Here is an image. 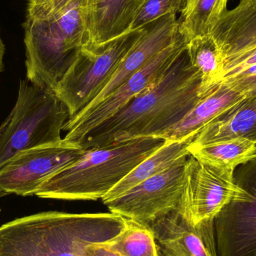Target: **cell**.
I'll return each instance as SVG.
<instances>
[{
	"mask_svg": "<svg viewBox=\"0 0 256 256\" xmlns=\"http://www.w3.org/2000/svg\"><path fill=\"white\" fill-rule=\"evenodd\" d=\"M84 256H123L114 250L108 243L96 244L86 246Z\"/></svg>",
	"mask_w": 256,
	"mask_h": 256,
	"instance_id": "484cf974",
	"label": "cell"
},
{
	"mask_svg": "<svg viewBox=\"0 0 256 256\" xmlns=\"http://www.w3.org/2000/svg\"><path fill=\"white\" fill-rule=\"evenodd\" d=\"M84 152L79 144L64 138L21 152L0 168V190L8 194L34 196L45 180L78 160Z\"/></svg>",
	"mask_w": 256,
	"mask_h": 256,
	"instance_id": "30bf717a",
	"label": "cell"
},
{
	"mask_svg": "<svg viewBox=\"0 0 256 256\" xmlns=\"http://www.w3.org/2000/svg\"><path fill=\"white\" fill-rule=\"evenodd\" d=\"M144 33V28L100 45L87 44L63 76L55 92L67 106L70 118L88 106L103 91L118 66Z\"/></svg>",
	"mask_w": 256,
	"mask_h": 256,
	"instance_id": "8992f818",
	"label": "cell"
},
{
	"mask_svg": "<svg viewBox=\"0 0 256 256\" xmlns=\"http://www.w3.org/2000/svg\"><path fill=\"white\" fill-rule=\"evenodd\" d=\"M108 244L123 256H158L154 236L150 227L132 220L126 219L124 230Z\"/></svg>",
	"mask_w": 256,
	"mask_h": 256,
	"instance_id": "7402d4cb",
	"label": "cell"
},
{
	"mask_svg": "<svg viewBox=\"0 0 256 256\" xmlns=\"http://www.w3.org/2000/svg\"><path fill=\"white\" fill-rule=\"evenodd\" d=\"M190 144V142L166 140L162 146L142 161L102 198L104 204L115 200L144 180L165 171L179 160L189 156Z\"/></svg>",
	"mask_w": 256,
	"mask_h": 256,
	"instance_id": "ac0fdd59",
	"label": "cell"
},
{
	"mask_svg": "<svg viewBox=\"0 0 256 256\" xmlns=\"http://www.w3.org/2000/svg\"><path fill=\"white\" fill-rule=\"evenodd\" d=\"M186 44L185 38L179 34L172 44L155 56L104 100L96 106L82 110L70 118L63 128V131L67 132L63 138L70 142L80 144L88 132L110 118L160 78L186 48Z\"/></svg>",
	"mask_w": 256,
	"mask_h": 256,
	"instance_id": "52a82bcc",
	"label": "cell"
},
{
	"mask_svg": "<svg viewBox=\"0 0 256 256\" xmlns=\"http://www.w3.org/2000/svg\"><path fill=\"white\" fill-rule=\"evenodd\" d=\"M190 154L213 166L234 172L256 158V143L246 138H230L189 147Z\"/></svg>",
	"mask_w": 256,
	"mask_h": 256,
	"instance_id": "d6986e66",
	"label": "cell"
},
{
	"mask_svg": "<svg viewBox=\"0 0 256 256\" xmlns=\"http://www.w3.org/2000/svg\"><path fill=\"white\" fill-rule=\"evenodd\" d=\"M200 84L186 46L160 78L88 132L80 146L86 150L141 137L160 136L200 100Z\"/></svg>",
	"mask_w": 256,
	"mask_h": 256,
	"instance_id": "6da1fadb",
	"label": "cell"
},
{
	"mask_svg": "<svg viewBox=\"0 0 256 256\" xmlns=\"http://www.w3.org/2000/svg\"><path fill=\"white\" fill-rule=\"evenodd\" d=\"M188 156L179 160L165 171L144 180L105 206L111 213L146 226L176 210L183 195Z\"/></svg>",
	"mask_w": 256,
	"mask_h": 256,
	"instance_id": "ba28073f",
	"label": "cell"
},
{
	"mask_svg": "<svg viewBox=\"0 0 256 256\" xmlns=\"http://www.w3.org/2000/svg\"><path fill=\"white\" fill-rule=\"evenodd\" d=\"M140 1L88 0V44H103L129 32Z\"/></svg>",
	"mask_w": 256,
	"mask_h": 256,
	"instance_id": "2e32d148",
	"label": "cell"
},
{
	"mask_svg": "<svg viewBox=\"0 0 256 256\" xmlns=\"http://www.w3.org/2000/svg\"><path fill=\"white\" fill-rule=\"evenodd\" d=\"M148 226L154 236L158 256H218L214 219L194 224L180 203Z\"/></svg>",
	"mask_w": 256,
	"mask_h": 256,
	"instance_id": "7c38bea8",
	"label": "cell"
},
{
	"mask_svg": "<svg viewBox=\"0 0 256 256\" xmlns=\"http://www.w3.org/2000/svg\"><path fill=\"white\" fill-rule=\"evenodd\" d=\"M228 0H182L178 32L186 42L212 34L227 10Z\"/></svg>",
	"mask_w": 256,
	"mask_h": 256,
	"instance_id": "ffe728a7",
	"label": "cell"
},
{
	"mask_svg": "<svg viewBox=\"0 0 256 256\" xmlns=\"http://www.w3.org/2000/svg\"><path fill=\"white\" fill-rule=\"evenodd\" d=\"M69 120L55 92L20 80L16 104L0 126V168L21 152L62 141Z\"/></svg>",
	"mask_w": 256,
	"mask_h": 256,
	"instance_id": "5b68a950",
	"label": "cell"
},
{
	"mask_svg": "<svg viewBox=\"0 0 256 256\" xmlns=\"http://www.w3.org/2000/svg\"><path fill=\"white\" fill-rule=\"evenodd\" d=\"M182 0H140L130 30L144 28L150 22L170 14H177L182 9Z\"/></svg>",
	"mask_w": 256,
	"mask_h": 256,
	"instance_id": "603a6c76",
	"label": "cell"
},
{
	"mask_svg": "<svg viewBox=\"0 0 256 256\" xmlns=\"http://www.w3.org/2000/svg\"><path fill=\"white\" fill-rule=\"evenodd\" d=\"M179 34L178 22L174 14L162 16L144 26V34L123 58L108 85L86 108L96 106L104 100L155 56L172 44Z\"/></svg>",
	"mask_w": 256,
	"mask_h": 256,
	"instance_id": "5bb4252c",
	"label": "cell"
},
{
	"mask_svg": "<svg viewBox=\"0 0 256 256\" xmlns=\"http://www.w3.org/2000/svg\"><path fill=\"white\" fill-rule=\"evenodd\" d=\"M165 142L146 136L86 149L80 159L45 180L34 196L70 201L102 200Z\"/></svg>",
	"mask_w": 256,
	"mask_h": 256,
	"instance_id": "3957f363",
	"label": "cell"
},
{
	"mask_svg": "<svg viewBox=\"0 0 256 256\" xmlns=\"http://www.w3.org/2000/svg\"><path fill=\"white\" fill-rule=\"evenodd\" d=\"M88 0H74L46 20H26L24 44L26 79L55 92L84 46L90 42Z\"/></svg>",
	"mask_w": 256,
	"mask_h": 256,
	"instance_id": "277c9868",
	"label": "cell"
},
{
	"mask_svg": "<svg viewBox=\"0 0 256 256\" xmlns=\"http://www.w3.org/2000/svg\"><path fill=\"white\" fill-rule=\"evenodd\" d=\"M8 195V194H7V192H4V191L2 190H0V198H2V197L6 196Z\"/></svg>",
	"mask_w": 256,
	"mask_h": 256,
	"instance_id": "83f0119b",
	"label": "cell"
},
{
	"mask_svg": "<svg viewBox=\"0 0 256 256\" xmlns=\"http://www.w3.org/2000/svg\"><path fill=\"white\" fill-rule=\"evenodd\" d=\"M4 52H6V46L3 43L2 39L1 34H0V73L4 69V64H3V58H4Z\"/></svg>",
	"mask_w": 256,
	"mask_h": 256,
	"instance_id": "4316f807",
	"label": "cell"
},
{
	"mask_svg": "<svg viewBox=\"0 0 256 256\" xmlns=\"http://www.w3.org/2000/svg\"><path fill=\"white\" fill-rule=\"evenodd\" d=\"M234 173L204 164L190 154L180 204L194 224L214 219L232 202L248 200V192L238 184Z\"/></svg>",
	"mask_w": 256,
	"mask_h": 256,
	"instance_id": "9c48e42d",
	"label": "cell"
},
{
	"mask_svg": "<svg viewBox=\"0 0 256 256\" xmlns=\"http://www.w3.org/2000/svg\"><path fill=\"white\" fill-rule=\"evenodd\" d=\"M126 224L111 212H40L0 226V256H84L86 246L112 242Z\"/></svg>",
	"mask_w": 256,
	"mask_h": 256,
	"instance_id": "7a4b0ae2",
	"label": "cell"
},
{
	"mask_svg": "<svg viewBox=\"0 0 256 256\" xmlns=\"http://www.w3.org/2000/svg\"><path fill=\"white\" fill-rule=\"evenodd\" d=\"M74 0H28L26 20H46L56 16Z\"/></svg>",
	"mask_w": 256,
	"mask_h": 256,
	"instance_id": "cb8c5ba5",
	"label": "cell"
},
{
	"mask_svg": "<svg viewBox=\"0 0 256 256\" xmlns=\"http://www.w3.org/2000/svg\"><path fill=\"white\" fill-rule=\"evenodd\" d=\"M237 183L248 200L230 203L214 219L218 256H256V182Z\"/></svg>",
	"mask_w": 256,
	"mask_h": 256,
	"instance_id": "4fadbf2b",
	"label": "cell"
},
{
	"mask_svg": "<svg viewBox=\"0 0 256 256\" xmlns=\"http://www.w3.org/2000/svg\"><path fill=\"white\" fill-rule=\"evenodd\" d=\"M236 138L256 143V96L245 98L237 106L206 126L191 144L202 146Z\"/></svg>",
	"mask_w": 256,
	"mask_h": 256,
	"instance_id": "e0dca14e",
	"label": "cell"
},
{
	"mask_svg": "<svg viewBox=\"0 0 256 256\" xmlns=\"http://www.w3.org/2000/svg\"><path fill=\"white\" fill-rule=\"evenodd\" d=\"M222 81L228 82L246 97L256 96V74L234 76Z\"/></svg>",
	"mask_w": 256,
	"mask_h": 256,
	"instance_id": "d4e9b609",
	"label": "cell"
},
{
	"mask_svg": "<svg viewBox=\"0 0 256 256\" xmlns=\"http://www.w3.org/2000/svg\"><path fill=\"white\" fill-rule=\"evenodd\" d=\"M245 98L228 82L220 81L200 98L177 124L160 137L192 142L206 126L237 106Z\"/></svg>",
	"mask_w": 256,
	"mask_h": 256,
	"instance_id": "9a60e30c",
	"label": "cell"
},
{
	"mask_svg": "<svg viewBox=\"0 0 256 256\" xmlns=\"http://www.w3.org/2000/svg\"><path fill=\"white\" fill-rule=\"evenodd\" d=\"M210 34L222 56L218 82L256 64V0H240L224 14Z\"/></svg>",
	"mask_w": 256,
	"mask_h": 256,
	"instance_id": "8fae6325",
	"label": "cell"
},
{
	"mask_svg": "<svg viewBox=\"0 0 256 256\" xmlns=\"http://www.w3.org/2000/svg\"><path fill=\"white\" fill-rule=\"evenodd\" d=\"M186 51L191 66L201 78L200 96L202 97L219 81L222 68V52L212 34L189 40Z\"/></svg>",
	"mask_w": 256,
	"mask_h": 256,
	"instance_id": "44dd1931",
	"label": "cell"
}]
</instances>
